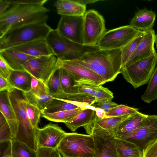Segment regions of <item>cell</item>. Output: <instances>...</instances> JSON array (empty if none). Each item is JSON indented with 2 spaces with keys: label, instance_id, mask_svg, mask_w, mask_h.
I'll return each instance as SVG.
<instances>
[{
  "label": "cell",
  "instance_id": "cell-1",
  "mask_svg": "<svg viewBox=\"0 0 157 157\" xmlns=\"http://www.w3.org/2000/svg\"><path fill=\"white\" fill-rule=\"evenodd\" d=\"M88 69L106 82L114 81L122 68L121 49H98L85 53L81 57L71 60Z\"/></svg>",
  "mask_w": 157,
  "mask_h": 157
},
{
  "label": "cell",
  "instance_id": "cell-2",
  "mask_svg": "<svg viewBox=\"0 0 157 157\" xmlns=\"http://www.w3.org/2000/svg\"><path fill=\"white\" fill-rule=\"evenodd\" d=\"M49 11L44 6L32 4L11 6L0 14V36L10 29L29 24L46 22Z\"/></svg>",
  "mask_w": 157,
  "mask_h": 157
},
{
  "label": "cell",
  "instance_id": "cell-3",
  "mask_svg": "<svg viewBox=\"0 0 157 157\" xmlns=\"http://www.w3.org/2000/svg\"><path fill=\"white\" fill-rule=\"evenodd\" d=\"M9 93L17 124V135L14 140L25 144L36 151V132L37 128L35 129L33 127L27 115L26 105L28 99L26 94L15 88Z\"/></svg>",
  "mask_w": 157,
  "mask_h": 157
},
{
  "label": "cell",
  "instance_id": "cell-4",
  "mask_svg": "<svg viewBox=\"0 0 157 157\" xmlns=\"http://www.w3.org/2000/svg\"><path fill=\"white\" fill-rule=\"evenodd\" d=\"M46 22L29 24L7 31L0 36V51L33 40L46 39L52 29Z\"/></svg>",
  "mask_w": 157,
  "mask_h": 157
},
{
  "label": "cell",
  "instance_id": "cell-5",
  "mask_svg": "<svg viewBox=\"0 0 157 157\" xmlns=\"http://www.w3.org/2000/svg\"><path fill=\"white\" fill-rule=\"evenodd\" d=\"M47 42L56 56L61 60H72L82 57L86 52L98 49L74 43L62 36L56 29H52L46 38Z\"/></svg>",
  "mask_w": 157,
  "mask_h": 157
},
{
  "label": "cell",
  "instance_id": "cell-6",
  "mask_svg": "<svg viewBox=\"0 0 157 157\" xmlns=\"http://www.w3.org/2000/svg\"><path fill=\"white\" fill-rule=\"evenodd\" d=\"M57 149L63 157H94L96 152L92 135L76 132L66 133Z\"/></svg>",
  "mask_w": 157,
  "mask_h": 157
},
{
  "label": "cell",
  "instance_id": "cell-7",
  "mask_svg": "<svg viewBox=\"0 0 157 157\" xmlns=\"http://www.w3.org/2000/svg\"><path fill=\"white\" fill-rule=\"evenodd\" d=\"M157 64V53L121 68L123 78L135 89L147 83Z\"/></svg>",
  "mask_w": 157,
  "mask_h": 157
},
{
  "label": "cell",
  "instance_id": "cell-8",
  "mask_svg": "<svg viewBox=\"0 0 157 157\" xmlns=\"http://www.w3.org/2000/svg\"><path fill=\"white\" fill-rule=\"evenodd\" d=\"M106 32L103 16L94 10L86 12L83 16L84 45L98 47L99 42Z\"/></svg>",
  "mask_w": 157,
  "mask_h": 157
},
{
  "label": "cell",
  "instance_id": "cell-9",
  "mask_svg": "<svg viewBox=\"0 0 157 157\" xmlns=\"http://www.w3.org/2000/svg\"><path fill=\"white\" fill-rule=\"evenodd\" d=\"M122 140L136 145L142 155L147 148L157 140V115H148L138 127Z\"/></svg>",
  "mask_w": 157,
  "mask_h": 157
},
{
  "label": "cell",
  "instance_id": "cell-10",
  "mask_svg": "<svg viewBox=\"0 0 157 157\" xmlns=\"http://www.w3.org/2000/svg\"><path fill=\"white\" fill-rule=\"evenodd\" d=\"M139 31L128 25L106 31L98 47L101 50L121 49L136 36Z\"/></svg>",
  "mask_w": 157,
  "mask_h": 157
},
{
  "label": "cell",
  "instance_id": "cell-11",
  "mask_svg": "<svg viewBox=\"0 0 157 157\" xmlns=\"http://www.w3.org/2000/svg\"><path fill=\"white\" fill-rule=\"evenodd\" d=\"M58 59L55 55L33 57L23 65L25 71L46 85L57 67Z\"/></svg>",
  "mask_w": 157,
  "mask_h": 157
},
{
  "label": "cell",
  "instance_id": "cell-12",
  "mask_svg": "<svg viewBox=\"0 0 157 157\" xmlns=\"http://www.w3.org/2000/svg\"><path fill=\"white\" fill-rule=\"evenodd\" d=\"M83 16L61 15L56 29L63 36L77 44L84 45Z\"/></svg>",
  "mask_w": 157,
  "mask_h": 157
},
{
  "label": "cell",
  "instance_id": "cell-13",
  "mask_svg": "<svg viewBox=\"0 0 157 157\" xmlns=\"http://www.w3.org/2000/svg\"><path fill=\"white\" fill-rule=\"evenodd\" d=\"M66 133L57 124L51 123L42 128L38 127L36 132L37 148L45 147L53 150L57 149Z\"/></svg>",
  "mask_w": 157,
  "mask_h": 157
},
{
  "label": "cell",
  "instance_id": "cell-14",
  "mask_svg": "<svg viewBox=\"0 0 157 157\" xmlns=\"http://www.w3.org/2000/svg\"><path fill=\"white\" fill-rule=\"evenodd\" d=\"M57 65L66 70L75 81H86L98 85H102L106 82L99 76L71 60L64 61L58 59Z\"/></svg>",
  "mask_w": 157,
  "mask_h": 157
},
{
  "label": "cell",
  "instance_id": "cell-15",
  "mask_svg": "<svg viewBox=\"0 0 157 157\" xmlns=\"http://www.w3.org/2000/svg\"><path fill=\"white\" fill-rule=\"evenodd\" d=\"M130 115L100 118L96 115L92 121L83 127L88 135L93 133L108 132L114 135L119 124Z\"/></svg>",
  "mask_w": 157,
  "mask_h": 157
},
{
  "label": "cell",
  "instance_id": "cell-16",
  "mask_svg": "<svg viewBox=\"0 0 157 157\" xmlns=\"http://www.w3.org/2000/svg\"><path fill=\"white\" fill-rule=\"evenodd\" d=\"M90 135L93 137L96 148V154L94 157H118L113 134L102 132Z\"/></svg>",
  "mask_w": 157,
  "mask_h": 157
},
{
  "label": "cell",
  "instance_id": "cell-17",
  "mask_svg": "<svg viewBox=\"0 0 157 157\" xmlns=\"http://www.w3.org/2000/svg\"><path fill=\"white\" fill-rule=\"evenodd\" d=\"M144 32L143 38L123 67L148 57L156 52L154 48L155 39L154 30L151 29Z\"/></svg>",
  "mask_w": 157,
  "mask_h": 157
},
{
  "label": "cell",
  "instance_id": "cell-18",
  "mask_svg": "<svg viewBox=\"0 0 157 157\" xmlns=\"http://www.w3.org/2000/svg\"><path fill=\"white\" fill-rule=\"evenodd\" d=\"M25 94L28 101L36 105L41 111L54 98L49 95L46 85L33 76L31 90Z\"/></svg>",
  "mask_w": 157,
  "mask_h": 157
},
{
  "label": "cell",
  "instance_id": "cell-19",
  "mask_svg": "<svg viewBox=\"0 0 157 157\" xmlns=\"http://www.w3.org/2000/svg\"><path fill=\"white\" fill-rule=\"evenodd\" d=\"M75 86L78 88L79 93L86 94L94 98L96 101H112L114 97L113 93L108 88L102 85L84 81H75Z\"/></svg>",
  "mask_w": 157,
  "mask_h": 157
},
{
  "label": "cell",
  "instance_id": "cell-20",
  "mask_svg": "<svg viewBox=\"0 0 157 157\" xmlns=\"http://www.w3.org/2000/svg\"><path fill=\"white\" fill-rule=\"evenodd\" d=\"M10 48L33 57L55 55L46 39L33 40Z\"/></svg>",
  "mask_w": 157,
  "mask_h": 157
},
{
  "label": "cell",
  "instance_id": "cell-21",
  "mask_svg": "<svg viewBox=\"0 0 157 157\" xmlns=\"http://www.w3.org/2000/svg\"><path fill=\"white\" fill-rule=\"evenodd\" d=\"M0 111L6 120L11 131L12 140H14L17 135V124L7 91L0 92Z\"/></svg>",
  "mask_w": 157,
  "mask_h": 157
},
{
  "label": "cell",
  "instance_id": "cell-22",
  "mask_svg": "<svg viewBox=\"0 0 157 157\" xmlns=\"http://www.w3.org/2000/svg\"><path fill=\"white\" fill-rule=\"evenodd\" d=\"M148 116L139 111L130 115L119 125L114 134L115 138L123 139L138 127Z\"/></svg>",
  "mask_w": 157,
  "mask_h": 157
},
{
  "label": "cell",
  "instance_id": "cell-23",
  "mask_svg": "<svg viewBox=\"0 0 157 157\" xmlns=\"http://www.w3.org/2000/svg\"><path fill=\"white\" fill-rule=\"evenodd\" d=\"M57 13L61 15L83 16L86 6L75 0H58L54 4Z\"/></svg>",
  "mask_w": 157,
  "mask_h": 157
},
{
  "label": "cell",
  "instance_id": "cell-24",
  "mask_svg": "<svg viewBox=\"0 0 157 157\" xmlns=\"http://www.w3.org/2000/svg\"><path fill=\"white\" fill-rule=\"evenodd\" d=\"M156 17L155 12L146 9L139 10L129 23V26L138 30L145 31L151 29Z\"/></svg>",
  "mask_w": 157,
  "mask_h": 157
},
{
  "label": "cell",
  "instance_id": "cell-25",
  "mask_svg": "<svg viewBox=\"0 0 157 157\" xmlns=\"http://www.w3.org/2000/svg\"><path fill=\"white\" fill-rule=\"evenodd\" d=\"M1 55L13 70L25 71L23 64L29 59L34 57L12 48L0 51Z\"/></svg>",
  "mask_w": 157,
  "mask_h": 157
},
{
  "label": "cell",
  "instance_id": "cell-26",
  "mask_svg": "<svg viewBox=\"0 0 157 157\" xmlns=\"http://www.w3.org/2000/svg\"><path fill=\"white\" fill-rule=\"evenodd\" d=\"M92 107L86 104L69 101L54 97L41 112L42 114L52 113L79 108H90Z\"/></svg>",
  "mask_w": 157,
  "mask_h": 157
},
{
  "label": "cell",
  "instance_id": "cell-27",
  "mask_svg": "<svg viewBox=\"0 0 157 157\" xmlns=\"http://www.w3.org/2000/svg\"><path fill=\"white\" fill-rule=\"evenodd\" d=\"M32 77L25 71L13 70L7 79L13 88L26 93L31 90Z\"/></svg>",
  "mask_w": 157,
  "mask_h": 157
},
{
  "label": "cell",
  "instance_id": "cell-28",
  "mask_svg": "<svg viewBox=\"0 0 157 157\" xmlns=\"http://www.w3.org/2000/svg\"><path fill=\"white\" fill-rule=\"evenodd\" d=\"M96 115L94 109L89 108L84 109L74 117L65 123L67 127L74 132L78 128L89 124Z\"/></svg>",
  "mask_w": 157,
  "mask_h": 157
},
{
  "label": "cell",
  "instance_id": "cell-29",
  "mask_svg": "<svg viewBox=\"0 0 157 157\" xmlns=\"http://www.w3.org/2000/svg\"><path fill=\"white\" fill-rule=\"evenodd\" d=\"M115 142L118 157H142L140 150L133 143L116 138Z\"/></svg>",
  "mask_w": 157,
  "mask_h": 157
},
{
  "label": "cell",
  "instance_id": "cell-30",
  "mask_svg": "<svg viewBox=\"0 0 157 157\" xmlns=\"http://www.w3.org/2000/svg\"><path fill=\"white\" fill-rule=\"evenodd\" d=\"M85 108H79L52 113L42 114V117L46 119L57 122L65 123L72 119Z\"/></svg>",
  "mask_w": 157,
  "mask_h": 157
},
{
  "label": "cell",
  "instance_id": "cell-31",
  "mask_svg": "<svg viewBox=\"0 0 157 157\" xmlns=\"http://www.w3.org/2000/svg\"><path fill=\"white\" fill-rule=\"evenodd\" d=\"M144 31L140 30L136 36L126 45L121 49L122 57V67L126 64L143 39Z\"/></svg>",
  "mask_w": 157,
  "mask_h": 157
},
{
  "label": "cell",
  "instance_id": "cell-32",
  "mask_svg": "<svg viewBox=\"0 0 157 157\" xmlns=\"http://www.w3.org/2000/svg\"><path fill=\"white\" fill-rule=\"evenodd\" d=\"M53 97L69 101L83 103L90 106H92L96 101L94 98L86 94H68L63 93Z\"/></svg>",
  "mask_w": 157,
  "mask_h": 157
},
{
  "label": "cell",
  "instance_id": "cell-33",
  "mask_svg": "<svg viewBox=\"0 0 157 157\" xmlns=\"http://www.w3.org/2000/svg\"><path fill=\"white\" fill-rule=\"evenodd\" d=\"M144 102L149 104L157 100V65L148 82L145 91L141 97Z\"/></svg>",
  "mask_w": 157,
  "mask_h": 157
},
{
  "label": "cell",
  "instance_id": "cell-34",
  "mask_svg": "<svg viewBox=\"0 0 157 157\" xmlns=\"http://www.w3.org/2000/svg\"><path fill=\"white\" fill-rule=\"evenodd\" d=\"M49 95L53 97L63 93L61 83L59 68L58 66L50 77L46 84Z\"/></svg>",
  "mask_w": 157,
  "mask_h": 157
},
{
  "label": "cell",
  "instance_id": "cell-35",
  "mask_svg": "<svg viewBox=\"0 0 157 157\" xmlns=\"http://www.w3.org/2000/svg\"><path fill=\"white\" fill-rule=\"evenodd\" d=\"M12 157H36V152L25 144L17 140H12Z\"/></svg>",
  "mask_w": 157,
  "mask_h": 157
},
{
  "label": "cell",
  "instance_id": "cell-36",
  "mask_svg": "<svg viewBox=\"0 0 157 157\" xmlns=\"http://www.w3.org/2000/svg\"><path fill=\"white\" fill-rule=\"evenodd\" d=\"M59 67L61 86L63 93L68 94L78 93V88L75 86V80L71 75L63 68Z\"/></svg>",
  "mask_w": 157,
  "mask_h": 157
},
{
  "label": "cell",
  "instance_id": "cell-37",
  "mask_svg": "<svg viewBox=\"0 0 157 157\" xmlns=\"http://www.w3.org/2000/svg\"><path fill=\"white\" fill-rule=\"evenodd\" d=\"M26 110L28 117L33 127L36 129L42 112L35 105L28 101L26 105Z\"/></svg>",
  "mask_w": 157,
  "mask_h": 157
},
{
  "label": "cell",
  "instance_id": "cell-38",
  "mask_svg": "<svg viewBox=\"0 0 157 157\" xmlns=\"http://www.w3.org/2000/svg\"><path fill=\"white\" fill-rule=\"evenodd\" d=\"M138 109L122 105H118L111 109L106 113L107 117H119L131 115L138 112Z\"/></svg>",
  "mask_w": 157,
  "mask_h": 157
},
{
  "label": "cell",
  "instance_id": "cell-39",
  "mask_svg": "<svg viewBox=\"0 0 157 157\" xmlns=\"http://www.w3.org/2000/svg\"><path fill=\"white\" fill-rule=\"evenodd\" d=\"M118 105V104L111 101L102 100L96 101L92 106L95 108L101 109L107 113Z\"/></svg>",
  "mask_w": 157,
  "mask_h": 157
},
{
  "label": "cell",
  "instance_id": "cell-40",
  "mask_svg": "<svg viewBox=\"0 0 157 157\" xmlns=\"http://www.w3.org/2000/svg\"><path fill=\"white\" fill-rule=\"evenodd\" d=\"M13 71L3 57L0 55V76L7 79Z\"/></svg>",
  "mask_w": 157,
  "mask_h": 157
},
{
  "label": "cell",
  "instance_id": "cell-41",
  "mask_svg": "<svg viewBox=\"0 0 157 157\" xmlns=\"http://www.w3.org/2000/svg\"><path fill=\"white\" fill-rule=\"evenodd\" d=\"M12 140L11 131L7 122L0 127V142Z\"/></svg>",
  "mask_w": 157,
  "mask_h": 157
},
{
  "label": "cell",
  "instance_id": "cell-42",
  "mask_svg": "<svg viewBox=\"0 0 157 157\" xmlns=\"http://www.w3.org/2000/svg\"><path fill=\"white\" fill-rule=\"evenodd\" d=\"M142 157H157V140L147 148L143 153Z\"/></svg>",
  "mask_w": 157,
  "mask_h": 157
},
{
  "label": "cell",
  "instance_id": "cell-43",
  "mask_svg": "<svg viewBox=\"0 0 157 157\" xmlns=\"http://www.w3.org/2000/svg\"><path fill=\"white\" fill-rule=\"evenodd\" d=\"M10 6L19 4L25 3L43 6L48 0H9Z\"/></svg>",
  "mask_w": 157,
  "mask_h": 157
},
{
  "label": "cell",
  "instance_id": "cell-44",
  "mask_svg": "<svg viewBox=\"0 0 157 157\" xmlns=\"http://www.w3.org/2000/svg\"><path fill=\"white\" fill-rule=\"evenodd\" d=\"M53 149L48 148L39 147L37 148L36 157H51Z\"/></svg>",
  "mask_w": 157,
  "mask_h": 157
},
{
  "label": "cell",
  "instance_id": "cell-45",
  "mask_svg": "<svg viewBox=\"0 0 157 157\" xmlns=\"http://www.w3.org/2000/svg\"><path fill=\"white\" fill-rule=\"evenodd\" d=\"M13 88L7 79L0 76V92L6 90L10 92Z\"/></svg>",
  "mask_w": 157,
  "mask_h": 157
},
{
  "label": "cell",
  "instance_id": "cell-46",
  "mask_svg": "<svg viewBox=\"0 0 157 157\" xmlns=\"http://www.w3.org/2000/svg\"><path fill=\"white\" fill-rule=\"evenodd\" d=\"M10 6L9 0H0V14L7 10Z\"/></svg>",
  "mask_w": 157,
  "mask_h": 157
},
{
  "label": "cell",
  "instance_id": "cell-47",
  "mask_svg": "<svg viewBox=\"0 0 157 157\" xmlns=\"http://www.w3.org/2000/svg\"><path fill=\"white\" fill-rule=\"evenodd\" d=\"M96 115L99 118H103L106 117V113L103 109L99 108H95Z\"/></svg>",
  "mask_w": 157,
  "mask_h": 157
},
{
  "label": "cell",
  "instance_id": "cell-48",
  "mask_svg": "<svg viewBox=\"0 0 157 157\" xmlns=\"http://www.w3.org/2000/svg\"><path fill=\"white\" fill-rule=\"evenodd\" d=\"M0 157H12V148L0 151Z\"/></svg>",
  "mask_w": 157,
  "mask_h": 157
},
{
  "label": "cell",
  "instance_id": "cell-49",
  "mask_svg": "<svg viewBox=\"0 0 157 157\" xmlns=\"http://www.w3.org/2000/svg\"><path fill=\"white\" fill-rule=\"evenodd\" d=\"M78 2L86 6V4L95 3L101 0H76Z\"/></svg>",
  "mask_w": 157,
  "mask_h": 157
},
{
  "label": "cell",
  "instance_id": "cell-50",
  "mask_svg": "<svg viewBox=\"0 0 157 157\" xmlns=\"http://www.w3.org/2000/svg\"><path fill=\"white\" fill-rule=\"evenodd\" d=\"M51 157H61V154L57 148L53 150L52 153Z\"/></svg>",
  "mask_w": 157,
  "mask_h": 157
},
{
  "label": "cell",
  "instance_id": "cell-51",
  "mask_svg": "<svg viewBox=\"0 0 157 157\" xmlns=\"http://www.w3.org/2000/svg\"><path fill=\"white\" fill-rule=\"evenodd\" d=\"M7 122L6 120L2 113L0 114V127L2 126Z\"/></svg>",
  "mask_w": 157,
  "mask_h": 157
},
{
  "label": "cell",
  "instance_id": "cell-52",
  "mask_svg": "<svg viewBox=\"0 0 157 157\" xmlns=\"http://www.w3.org/2000/svg\"><path fill=\"white\" fill-rule=\"evenodd\" d=\"M155 43L156 44V46L157 48V33L155 35Z\"/></svg>",
  "mask_w": 157,
  "mask_h": 157
}]
</instances>
